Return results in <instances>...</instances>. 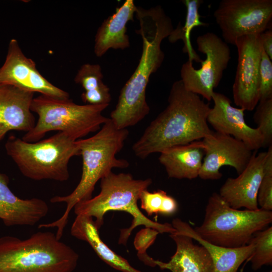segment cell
Masks as SVG:
<instances>
[{"instance_id": "484cf974", "label": "cell", "mask_w": 272, "mask_h": 272, "mask_svg": "<svg viewBox=\"0 0 272 272\" xmlns=\"http://www.w3.org/2000/svg\"><path fill=\"white\" fill-rule=\"evenodd\" d=\"M253 120L263 135V148H268L272 145V98L259 101Z\"/></svg>"}, {"instance_id": "44dd1931", "label": "cell", "mask_w": 272, "mask_h": 272, "mask_svg": "<svg viewBox=\"0 0 272 272\" xmlns=\"http://www.w3.org/2000/svg\"><path fill=\"white\" fill-rule=\"evenodd\" d=\"M171 224L177 231L191 237L206 248L213 260V272H237L254 250V244L250 241L244 246L235 248L211 243L200 237L189 224L179 218L173 219Z\"/></svg>"}, {"instance_id": "7a4b0ae2", "label": "cell", "mask_w": 272, "mask_h": 272, "mask_svg": "<svg viewBox=\"0 0 272 272\" xmlns=\"http://www.w3.org/2000/svg\"><path fill=\"white\" fill-rule=\"evenodd\" d=\"M168 103L133 144L137 157L144 159L166 149L201 140L212 132L207 121L210 104L187 90L181 80L173 83Z\"/></svg>"}, {"instance_id": "603a6c76", "label": "cell", "mask_w": 272, "mask_h": 272, "mask_svg": "<svg viewBox=\"0 0 272 272\" xmlns=\"http://www.w3.org/2000/svg\"><path fill=\"white\" fill-rule=\"evenodd\" d=\"M103 78L101 67L98 64L85 63L78 70L74 81L83 88L84 91L81 97L86 104H109L111 100L110 90L102 81Z\"/></svg>"}, {"instance_id": "52a82bcc", "label": "cell", "mask_w": 272, "mask_h": 272, "mask_svg": "<svg viewBox=\"0 0 272 272\" xmlns=\"http://www.w3.org/2000/svg\"><path fill=\"white\" fill-rule=\"evenodd\" d=\"M109 105H79L69 98L43 95L33 98L31 110L38 116L34 127L22 139L28 142L41 140L49 131L69 134L76 140L98 131L109 118L102 112Z\"/></svg>"}, {"instance_id": "f546056e", "label": "cell", "mask_w": 272, "mask_h": 272, "mask_svg": "<svg viewBox=\"0 0 272 272\" xmlns=\"http://www.w3.org/2000/svg\"><path fill=\"white\" fill-rule=\"evenodd\" d=\"M167 192L159 189L153 192H150L148 189L144 190L141 194V208L149 216L153 214H161L164 197Z\"/></svg>"}, {"instance_id": "5b68a950", "label": "cell", "mask_w": 272, "mask_h": 272, "mask_svg": "<svg viewBox=\"0 0 272 272\" xmlns=\"http://www.w3.org/2000/svg\"><path fill=\"white\" fill-rule=\"evenodd\" d=\"M78 254L50 231L0 237V272H73Z\"/></svg>"}, {"instance_id": "ba28073f", "label": "cell", "mask_w": 272, "mask_h": 272, "mask_svg": "<svg viewBox=\"0 0 272 272\" xmlns=\"http://www.w3.org/2000/svg\"><path fill=\"white\" fill-rule=\"evenodd\" d=\"M271 222V211L235 209L214 192L208 199L202 223L193 229L211 243L235 248L248 244L256 232Z\"/></svg>"}, {"instance_id": "f1b7e54d", "label": "cell", "mask_w": 272, "mask_h": 272, "mask_svg": "<svg viewBox=\"0 0 272 272\" xmlns=\"http://www.w3.org/2000/svg\"><path fill=\"white\" fill-rule=\"evenodd\" d=\"M259 101L272 98V62L263 49L259 65Z\"/></svg>"}, {"instance_id": "d4e9b609", "label": "cell", "mask_w": 272, "mask_h": 272, "mask_svg": "<svg viewBox=\"0 0 272 272\" xmlns=\"http://www.w3.org/2000/svg\"><path fill=\"white\" fill-rule=\"evenodd\" d=\"M250 242L254 244V250L247 261L256 270L265 265H272V227L256 232Z\"/></svg>"}, {"instance_id": "6da1fadb", "label": "cell", "mask_w": 272, "mask_h": 272, "mask_svg": "<svg viewBox=\"0 0 272 272\" xmlns=\"http://www.w3.org/2000/svg\"><path fill=\"white\" fill-rule=\"evenodd\" d=\"M140 28L137 32L143 40L139 64L121 89L110 119L119 129H127L142 120L150 112L146 88L150 77L161 65L164 53L161 44L173 29L170 18L160 6L144 9L137 7L135 13Z\"/></svg>"}, {"instance_id": "4316f807", "label": "cell", "mask_w": 272, "mask_h": 272, "mask_svg": "<svg viewBox=\"0 0 272 272\" xmlns=\"http://www.w3.org/2000/svg\"><path fill=\"white\" fill-rule=\"evenodd\" d=\"M258 206L267 211L272 210V145L268 148L264 163L263 176L257 196Z\"/></svg>"}, {"instance_id": "ac0fdd59", "label": "cell", "mask_w": 272, "mask_h": 272, "mask_svg": "<svg viewBox=\"0 0 272 272\" xmlns=\"http://www.w3.org/2000/svg\"><path fill=\"white\" fill-rule=\"evenodd\" d=\"M169 236L175 243L176 251L168 262L155 260L156 266L171 272H213L212 257L205 247L177 231Z\"/></svg>"}, {"instance_id": "277c9868", "label": "cell", "mask_w": 272, "mask_h": 272, "mask_svg": "<svg viewBox=\"0 0 272 272\" xmlns=\"http://www.w3.org/2000/svg\"><path fill=\"white\" fill-rule=\"evenodd\" d=\"M152 183L150 178L135 179L129 173L115 174L112 172L100 180L99 193L89 199L77 203L73 209L77 215L92 217L99 230L104 223V217L109 211H122L132 217L130 226L120 230L118 244L126 245L132 231L143 225L157 230L160 233L175 232L171 224L153 221L140 211L138 201L141 193Z\"/></svg>"}, {"instance_id": "30bf717a", "label": "cell", "mask_w": 272, "mask_h": 272, "mask_svg": "<svg viewBox=\"0 0 272 272\" xmlns=\"http://www.w3.org/2000/svg\"><path fill=\"white\" fill-rule=\"evenodd\" d=\"M224 41L235 45L237 39L260 34L269 29L271 0H222L214 13Z\"/></svg>"}, {"instance_id": "d6986e66", "label": "cell", "mask_w": 272, "mask_h": 272, "mask_svg": "<svg viewBox=\"0 0 272 272\" xmlns=\"http://www.w3.org/2000/svg\"><path fill=\"white\" fill-rule=\"evenodd\" d=\"M137 7L133 0H126L98 28L95 37L94 51L101 57L110 49H124L130 45L126 24L133 20Z\"/></svg>"}, {"instance_id": "8fae6325", "label": "cell", "mask_w": 272, "mask_h": 272, "mask_svg": "<svg viewBox=\"0 0 272 272\" xmlns=\"http://www.w3.org/2000/svg\"><path fill=\"white\" fill-rule=\"evenodd\" d=\"M238 63L232 87L234 103L252 111L259 101V65L262 46L259 34L241 36L235 41Z\"/></svg>"}, {"instance_id": "9a60e30c", "label": "cell", "mask_w": 272, "mask_h": 272, "mask_svg": "<svg viewBox=\"0 0 272 272\" xmlns=\"http://www.w3.org/2000/svg\"><path fill=\"white\" fill-rule=\"evenodd\" d=\"M266 151H254L249 163L236 178H228L219 194L232 208L248 210L258 209L257 196L262 180Z\"/></svg>"}, {"instance_id": "7c38bea8", "label": "cell", "mask_w": 272, "mask_h": 272, "mask_svg": "<svg viewBox=\"0 0 272 272\" xmlns=\"http://www.w3.org/2000/svg\"><path fill=\"white\" fill-rule=\"evenodd\" d=\"M0 84L52 97L70 98L67 92L53 85L39 73L35 61L24 54L15 39L10 40L5 61L0 67Z\"/></svg>"}, {"instance_id": "2e32d148", "label": "cell", "mask_w": 272, "mask_h": 272, "mask_svg": "<svg viewBox=\"0 0 272 272\" xmlns=\"http://www.w3.org/2000/svg\"><path fill=\"white\" fill-rule=\"evenodd\" d=\"M34 93L10 85L0 84V142L10 131L27 132L36 123L31 110Z\"/></svg>"}, {"instance_id": "e0dca14e", "label": "cell", "mask_w": 272, "mask_h": 272, "mask_svg": "<svg viewBox=\"0 0 272 272\" xmlns=\"http://www.w3.org/2000/svg\"><path fill=\"white\" fill-rule=\"evenodd\" d=\"M9 179L0 172V219L7 226H34L48 212L47 203L38 198L22 199L8 186Z\"/></svg>"}, {"instance_id": "1f68e13d", "label": "cell", "mask_w": 272, "mask_h": 272, "mask_svg": "<svg viewBox=\"0 0 272 272\" xmlns=\"http://www.w3.org/2000/svg\"><path fill=\"white\" fill-rule=\"evenodd\" d=\"M268 272H272V271H268Z\"/></svg>"}, {"instance_id": "8992f818", "label": "cell", "mask_w": 272, "mask_h": 272, "mask_svg": "<svg viewBox=\"0 0 272 272\" xmlns=\"http://www.w3.org/2000/svg\"><path fill=\"white\" fill-rule=\"evenodd\" d=\"M77 141L61 131L35 142L11 135L5 147L7 154L25 177L34 180L62 182L70 177V160L80 156Z\"/></svg>"}, {"instance_id": "ffe728a7", "label": "cell", "mask_w": 272, "mask_h": 272, "mask_svg": "<svg viewBox=\"0 0 272 272\" xmlns=\"http://www.w3.org/2000/svg\"><path fill=\"white\" fill-rule=\"evenodd\" d=\"M160 154L159 161L169 178L193 179L198 177L205 156L201 140L174 146Z\"/></svg>"}, {"instance_id": "9c48e42d", "label": "cell", "mask_w": 272, "mask_h": 272, "mask_svg": "<svg viewBox=\"0 0 272 272\" xmlns=\"http://www.w3.org/2000/svg\"><path fill=\"white\" fill-rule=\"evenodd\" d=\"M196 43L206 59L198 69L191 61L184 63L180 70L181 81L187 90L211 101L231 59V50L228 44L213 32L198 36Z\"/></svg>"}, {"instance_id": "83f0119b", "label": "cell", "mask_w": 272, "mask_h": 272, "mask_svg": "<svg viewBox=\"0 0 272 272\" xmlns=\"http://www.w3.org/2000/svg\"><path fill=\"white\" fill-rule=\"evenodd\" d=\"M160 233L156 230L150 227L141 229L136 234L134 239V246L138 251L139 259L146 265L155 267V260L149 256L147 250L153 244Z\"/></svg>"}, {"instance_id": "5bb4252c", "label": "cell", "mask_w": 272, "mask_h": 272, "mask_svg": "<svg viewBox=\"0 0 272 272\" xmlns=\"http://www.w3.org/2000/svg\"><path fill=\"white\" fill-rule=\"evenodd\" d=\"M212 100L214 105L210 109L207 121L215 131L233 137L253 151L263 148L262 133L246 123L243 109L233 106L231 100L222 93L214 92Z\"/></svg>"}, {"instance_id": "3957f363", "label": "cell", "mask_w": 272, "mask_h": 272, "mask_svg": "<svg viewBox=\"0 0 272 272\" xmlns=\"http://www.w3.org/2000/svg\"><path fill=\"white\" fill-rule=\"evenodd\" d=\"M128 134L127 129L117 128L109 118L94 135L77 141L82 159L80 182L70 194L55 196L50 199L52 203H65V210L60 218L51 223L40 224L39 228H56V237L60 239L70 212L75 206L92 198L97 182L111 172L112 169H124L129 166L127 160L116 157L123 148Z\"/></svg>"}, {"instance_id": "7402d4cb", "label": "cell", "mask_w": 272, "mask_h": 272, "mask_svg": "<svg viewBox=\"0 0 272 272\" xmlns=\"http://www.w3.org/2000/svg\"><path fill=\"white\" fill-rule=\"evenodd\" d=\"M71 234L75 238L87 242L99 258L112 268L122 272H142L134 268L126 259L114 252L104 242L92 217L77 215L72 225Z\"/></svg>"}, {"instance_id": "4dcf8cb0", "label": "cell", "mask_w": 272, "mask_h": 272, "mask_svg": "<svg viewBox=\"0 0 272 272\" xmlns=\"http://www.w3.org/2000/svg\"><path fill=\"white\" fill-rule=\"evenodd\" d=\"M261 46L263 51L272 59V30L268 29L259 34Z\"/></svg>"}, {"instance_id": "4fadbf2b", "label": "cell", "mask_w": 272, "mask_h": 272, "mask_svg": "<svg viewBox=\"0 0 272 272\" xmlns=\"http://www.w3.org/2000/svg\"><path fill=\"white\" fill-rule=\"evenodd\" d=\"M205 156L198 177L203 180H219L224 166L234 168L239 175L246 168L254 151L233 137L215 131L203 138Z\"/></svg>"}, {"instance_id": "cb8c5ba5", "label": "cell", "mask_w": 272, "mask_h": 272, "mask_svg": "<svg viewBox=\"0 0 272 272\" xmlns=\"http://www.w3.org/2000/svg\"><path fill=\"white\" fill-rule=\"evenodd\" d=\"M186 8V16L184 25L179 23L175 29H173L168 37L171 43L182 40L184 43L183 51L188 55V60L201 62L199 56L193 49L190 41V33L192 30L196 27H208L209 24L200 20L199 8L203 3L202 0H184L182 1Z\"/></svg>"}]
</instances>
